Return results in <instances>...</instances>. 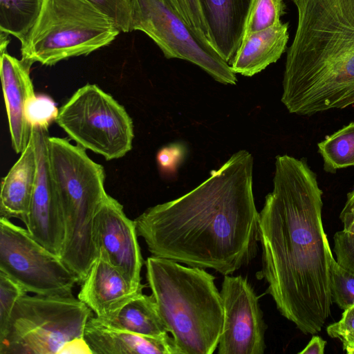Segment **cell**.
<instances>
[{
    "label": "cell",
    "instance_id": "obj_1",
    "mask_svg": "<svg viewBox=\"0 0 354 354\" xmlns=\"http://www.w3.org/2000/svg\"><path fill=\"white\" fill-rule=\"evenodd\" d=\"M273 189L259 212V277L280 313L306 335L330 315L334 259L324 232L323 192L303 159L276 157Z\"/></svg>",
    "mask_w": 354,
    "mask_h": 354
},
{
    "label": "cell",
    "instance_id": "obj_2",
    "mask_svg": "<svg viewBox=\"0 0 354 354\" xmlns=\"http://www.w3.org/2000/svg\"><path fill=\"white\" fill-rule=\"evenodd\" d=\"M253 165L240 150L194 189L136 218L151 255L224 276L248 264L259 241Z\"/></svg>",
    "mask_w": 354,
    "mask_h": 354
},
{
    "label": "cell",
    "instance_id": "obj_3",
    "mask_svg": "<svg viewBox=\"0 0 354 354\" xmlns=\"http://www.w3.org/2000/svg\"><path fill=\"white\" fill-rule=\"evenodd\" d=\"M297 12L281 102L312 115L354 104V0H292Z\"/></svg>",
    "mask_w": 354,
    "mask_h": 354
},
{
    "label": "cell",
    "instance_id": "obj_4",
    "mask_svg": "<svg viewBox=\"0 0 354 354\" xmlns=\"http://www.w3.org/2000/svg\"><path fill=\"white\" fill-rule=\"evenodd\" d=\"M146 277L158 313L180 354H212L223 324L214 277L155 256L145 261Z\"/></svg>",
    "mask_w": 354,
    "mask_h": 354
},
{
    "label": "cell",
    "instance_id": "obj_5",
    "mask_svg": "<svg viewBox=\"0 0 354 354\" xmlns=\"http://www.w3.org/2000/svg\"><path fill=\"white\" fill-rule=\"evenodd\" d=\"M50 180L62 211L65 236L60 258L81 283L98 255L93 243V220L108 195L102 165L86 149L64 138L48 136Z\"/></svg>",
    "mask_w": 354,
    "mask_h": 354
},
{
    "label": "cell",
    "instance_id": "obj_6",
    "mask_svg": "<svg viewBox=\"0 0 354 354\" xmlns=\"http://www.w3.org/2000/svg\"><path fill=\"white\" fill-rule=\"evenodd\" d=\"M120 32L90 0H42L35 23L21 42V59L53 66L109 45Z\"/></svg>",
    "mask_w": 354,
    "mask_h": 354
},
{
    "label": "cell",
    "instance_id": "obj_7",
    "mask_svg": "<svg viewBox=\"0 0 354 354\" xmlns=\"http://www.w3.org/2000/svg\"><path fill=\"white\" fill-rule=\"evenodd\" d=\"M91 315V308L73 295L26 293L0 337V354L91 353L84 339Z\"/></svg>",
    "mask_w": 354,
    "mask_h": 354
},
{
    "label": "cell",
    "instance_id": "obj_8",
    "mask_svg": "<svg viewBox=\"0 0 354 354\" xmlns=\"http://www.w3.org/2000/svg\"><path fill=\"white\" fill-rule=\"evenodd\" d=\"M57 124L81 147L106 160L124 156L134 138L124 107L96 84L80 88L59 109Z\"/></svg>",
    "mask_w": 354,
    "mask_h": 354
},
{
    "label": "cell",
    "instance_id": "obj_9",
    "mask_svg": "<svg viewBox=\"0 0 354 354\" xmlns=\"http://www.w3.org/2000/svg\"><path fill=\"white\" fill-rule=\"evenodd\" d=\"M0 271L36 295H73V287L80 283L58 255L5 217H0Z\"/></svg>",
    "mask_w": 354,
    "mask_h": 354
},
{
    "label": "cell",
    "instance_id": "obj_10",
    "mask_svg": "<svg viewBox=\"0 0 354 354\" xmlns=\"http://www.w3.org/2000/svg\"><path fill=\"white\" fill-rule=\"evenodd\" d=\"M131 3L133 31L146 34L167 59L189 62L221 84H236V75L230 65L201 46L184 21L164 2L131 0Z\"/></svg>",
    "mask_w": 354,
    "mask_h": 354
},
{
    "label": "cell",
    "instance_id": "obj_11",
    "mask_svg": "<svg viewBox=\"0 0 354 354\" xmlns=\"http://www.w3.org/2000/svg\"><path fill=\"white\" fill-rule=\"evenodd\" d=\"M220 293L224 317L218 353H264L266 325L259 297L248 279L225 275Z\"/></svg>",
    "mask_w": 354,
    "mask_h": 354
},
{
    "label": "cell",
    "instance_id": "obj_12",
    "mask_svg": "<svg viewBox=\"0 0 354 354\" xmlns=\"http://www.w3.org/2000/svg\"><path fill=\"white\" fill-rule=\"evenodd\" d=\"M93 239L98 256L117 268L135 287H145L140 277L143 259L134 221L125 214L122 205L109 194L95 215Z\"/></svg>",
    "mask_w": 354,
    "mask_h": 354
},
{
    "label": "cell",
    "instance_id": "obj_13",
    "mask_svg": "<svg viewBox=\"0 0 354 354\" xmlns=\"http://www.w3.org/2000/svg\"><path fill=\"white\" fill-rule=\"evenodd\" d=\"M48 129L32 127V138L37 158V174L28 211L21 221L36 241L59 257L64 241L65 227L61 206L48 170Z\"/></svg>",
    "mask_w": 354,
    "mask_h": 354
},
{
    "label": "cell",
    "instance_id": "obj_14",
    "mask_svg": "<svg viewBox=\"0 0 354 354\" xmlns=\"http://www.w3.org/2000/svg\"><path fill=\"white\" fill-rule=\"evenodd\" d=\"M0 51V77L12 147L17 153H21L32 136L26 114L29 100L35 95L30 75L32 65L10 55L7 48Z\"/></svg>",
    "mask_w": 354,
    "mask_h": 354
},
{
    "label": "cell",
    "instance_id": "obj_15",
    "mask_svg": "<svg viewBox=\"0 0 354 354\" xmlns=\"http://www.w3.org/2000/svg\"><path fill=\"white\" fill-rule=\"evenodd\" d=\"M142 290L132 285L117 268L98 256L81 283L77 298L100 320L107 321Z\"/></svg>",
    "mask_w": 354,
    "mask_h": 354
},
{
    "label": "cell",
    "instance_id": "obj_16",
    "mask_svg": "<svg viewBox=\"0 0 354 354\" xmlns=\"http://www.w3.org/2000/svg\"><path fill=\"white\" fill-rule=\"evenodd\" d=\"M84 339L91 354H180L168 333L151 337L118 330L93 315L85 326Z\"/></svg>",
    "mask_w": 354,
    "mask_h": 354
},
{
    "label": "cell",
    "instance_id": "obj_17",
    "mask_svg": "<svg viewBox=\"0 0 354 354\" xmlns=\"http://www.w3.org/2000/svg\"><path fill=\"white\" fill-rule=\"evenodd\" d=\"M216 53L230 64L242 40L252 0H198Z\"/></svg>",
    "mask_w": 354,
    "mask_h": 354
},
{
    "label": "cell",
    "instance_id": "obj_18",
    "mask_svg": "<svg viewBox=\"0 0 354 354\" xmlns=\"http://www.w3.org/2000/svg\"><path fill=\"white\" fill-rule=\"evenodd\" d=\"M288 23L280 21L242 38L230 65L235 74L252 77L275 63L287 49Z\"/></svg>",
    "mask_w": 354,
    "mask_h": 354
},
{
    "label": "cell",
    "instance_id": "obj_19",
    "mask_svg": "<svg viewBox=\"0 0 354 354\" xmlns=\"http://www.w3.org/2000/svg\"><path fill=\"white\" fill-rule=\"evenodd\" d=\"M37 174V158L31 136L19 158L1 180L0 217L22 220L29 209Z\"/></svg>",
    "mask_w": 354,
    "mask_h": 354
},
{
    "label": "cell",
    "instance_id": "obj_20",
    "mask_svg": "<svg viewBox=\"0 0 354 354\" xmlns=\"http://www.w3.org/2000/svg\"><path fill=\"white\" fill-rule=\"evenodd\" d=\"M101 322L113 328L142 335L159 337L168 333L153 295L143 292L133 297L112 319Z\"/></svg>",
    "mask_w": 354,
    "mask_h": 354
},
{
    "label": "cell",
    "instance_id": "obj_21",
    "mask_svg": "<svg viewBox=\"0 0 354 354\" xmlns=\"http://www.w3.org/2000/svg\"><path fill=\"white\" fill-rule=\"evenodd\" d=\"M42 0H0V32L24 41L39 14Z\"/></svg>",
    "mask_w": 354,
    "mask_h": 354
},
{
    "label": "cell",
    "instance_id": "obj_22",
    "mask_svg": "<svg viewBox=\"0 0 354 354\" xmlns=\"http://www.w3.org/2000/svg\"><path fill=\"white\" fill-rule=\"evenodd\" d=\"M317 147L325 171L335 174L338 169L354 166V122L326 136Z\"/></svg>",
    "mask_w": 354,
    "mask_h": 354
},
{
    "label": "cell",
    "instance_id": "obj_23",
    "mask_svg": "<svg viewBox=\"0 0 354 354\" xmlns=\"http://www.w3.org/2000/svg\"><path fill=\"white\" fill-rule=\"evenodd\" d=\"M161 1L184 21L201 46L207 50L217 54L198 0Z\"/></svg>",
    "mask_w": 354,
    "mask_h": 354
},
{
    "label": "cell",
    "instance_id": "obj_24",
    "mask_svg": "<svg viewBox=\"0 0 354 354\" xmlns=\"http://www.w3.org/2000/svg\"><path fill=\"white\" fill-rule=\"evenodd\" d=\"M285 10L284 0H252L243 37L281 21V17L285 14Z\"/></svg>",
    "mask_w": 354,
    "mask_h": 354
},
{
    "label": "cell",
    "instance_id": "obj_25",
    "mask_svg": "<svg viewBox=\"0 0 354 354\" xmlns=\"http://www.w3.org/2000/svg\"><path fill=\"white\" fill-rule=\"evenodd\" d=\"M333 301L342 310L354 306V273L339 265L334 258L330 270Z\"/></svg>",
    "mask_w": 354,
    "mask_h": 354
},
{
    "label": "cell",
    "instance_id": "obj_26",
    "mask_svg": "<svg viewBox=\"0 0 354 354\" xmlns=\"http://www.w3.org/2000/svg\"><path fill=\"white\" fill-rule=\"evenodd\" d=\"M26 293L18 283L0 271V337L6 332L17 302Z\"/></svg>",
    "mask_w": 354,
    "mask_h": 354
},
{
    "label": "cell",
    "instance_id": "obj_27",
    "mask_svg": "<svg viewBox=\"0 0 354 354\" xmlns=\"http://www.w3.org/2000/svg\"><path fill=\"white\" fill-rule=\"evenodd\" d=\"M54 101L46 95H35L29 100L26 109V118L31 126L48 129L50 124L55 120L58 115Z\"/></svg>",
    "mask_w": 354,
    "mask_h": 354
},
{
    "label": "cell",
    "instance_id": "obj_28",
    "mask_svg": "<svg viewBox=\"0 0 354 354\" xmlns=\"http://www.w3.org/2000/svg\"><path fill=\"white\" fill-rule=\"evenodd\" d=\"M115 22L121 32L133 31L131 0H90Z\"/></svg>",
    "mask_w": 354,
    "mask_h": 354
},
{
    "label": "cell",
    "instance_id": "obj_29",
    "mask_svg": "<svg viewBox=\"0 0 354 354\" xmlns=\"http://www.w3.org/2000/svg\"><path fill=\"white\" fill-rule=\"evenodd\" d=\"M331 338L338 339L343 350L348 354H354V306L344 310L341 319L326 328Z\"/></svg>",
    "mask_w": 354,
    "mask_h": 354
},
{
    "label": "cell",
    "instance_id": "obj_30",
    "mask_svg": "<svg viewBox=\"0 0 354 354\" xmlns=\"http://www.w3.org/2000/svg\"><path fill=\"white\" fill-rule=\"evenodd\" d=\"M333 240L336 261L342 267L354 273V234L342 230L335 234Z\"/></svg>",
    "mask_w": 354,
    "mask_h": 354
},
{
    "label": "cell",
    "instance_id": "obj_31",
    "mask_svg": "<svg viewBox=\"0 0 354 354\" xmlns=\"http://www.w3.org/2000/svg\"><path fill=\"white\" fill-rule=\"evenodd\" d=\"M186 148L179 142L161 148L156 156L160 169L166 174H174L185 158Z\"/></svg>",
    "mask_w": 354,
    "mask_h": 354
},
{
    "label": "cell",
    "instance_id": "obj_32",
    "mask_svg": "<svg viewBox=\"0 0 354 354\" xmlns=\"http://www.w3.org/2000/svg\"><path fill=\"white\" fill-rule=\"evenodd\" d=\"M339 218L344 225L343 230L354 234V188L347 194V199L340 213Z\"/></svg>",
    "mask_w": 354,
    "mask_h": 354
},
{
    "label": "cell",
    "instance_id": "obj_33",
    "mask_svg": "<svg viewBox=\"0 0 354 354\" xmlns=\"http://www.w3.org/2000/svg\"><path fill=\"white\" fill-rule=\"evenodd\" d=\"M326 342L321 337L314 335L307 346L300 352L299 354H323L324 353Z\"/></svg>",
    "mask_w": 354,
    "mask_h": 354
}]
</instances>
